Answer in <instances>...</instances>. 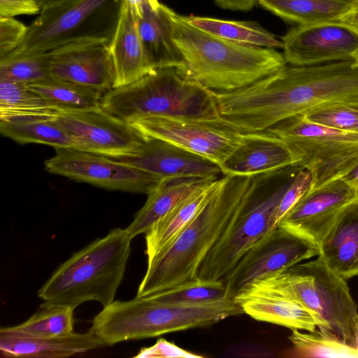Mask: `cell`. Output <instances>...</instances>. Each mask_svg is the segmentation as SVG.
I'll return each mask as SVG.
<instances>
[{"instance_id": "1", "label": "cell", "mask_w": 358, "mask_h": 358, "mask_svg": "<svg viewBox=\"0 0 358 358\" xmlns=\"http://www.w3.org/2000/svg\"><path fill=\"white\" fill-rule=\"evenodd\" d=\"M212 94L223 124L264 131L318 105L358 100V66L353 59L285 66L245 87Z\"/></svg>"}, {"instance_id": "2", "label": "cell", "mask_w": 358, "mask_h": 358, "mask_svg": "<svg viewBox=\"0 0 358 358\" xmlns=\"http://www.w3.org/2000/svg\"><path fill=\"white\" fill-rule=\"evenodd\" d=\"M253 176L223 175L214 191L175 241L148 262L137 296H146L198 278L201 262L231 226Z\"/></svg>"}, {"instance_id": "3", "label": "cell", "mask_w": 358, "mask_h": 358, "mask_svg": "<svg viewBox=\"0 0 358 358\" xmlns=\"http://www.w3.org/2000/svg\"><path fill=\"white\" fill-rule=\"evenodd\" d=\"M171 34L183 59L177 70L212 92L236 90L286 66L273 48L240 44L204 32L167 7Z\"/></svg>"}, {"instance_id": "4", "label": "cell", "mask_w": 358, "mask_h": 358, "mask_svg": "<svg viewBox=\"0 0 358 358\" xmlns=\"http://www.w3.org/2000/svg\"><path fill=\"white\" fill-rule=\"evenodd\" d=\"M244 311L233 299L198 304L173 303L151 296L113 301L93 319L90 331L106 345L213 325Z\"/></svg>"}, {"instance_id": "5", "label": "cell", "mask_w": 358, "mask_h": 358, "mask_svg": "<svg viewBox=\"0 0 358 358\" xmlns=\"http://www.w3.org/2000/svg\"><path fill=\"white\" fill-rule=\"evenodd\" d=\"M131 240L126 229L116 228L73 254L38 290L43 304L75 308L96 301L109 305L123 278Z\"/></svg>"}, {"instance_id": "6", "label": "cell", "mask_w": 358, "mask_h": 358, "mask_svg": "<svg viewBox=\"0 0 358 358\" xmlns=\"http://www.w3.org/2000/svg\"><path fill=\"white\" fill-rule=\"evenodd\" d=\"M101 107L127 122L141 116L219 119L211 91L173 67L153 69L133 83L110 90Z\"/></svg>"}, {"instance_id": "7", "label": "cell", "mask_w": 358, "mask_h": 358, "mask_svg": "<svg viewBox=\"0 0 358 358\" xmlns=\"http://www.w3.org/2000/svg\"><path fill=\"white\" fill-rule=\"evenodd\" d=\"M255 282L289 294L315 314L321 323L319 329L357 348L356 303L346 280L334 272L320 255Z\"/></svg>"}, {"instance_id": "8", "label": "cell", "mask_w": 358, "mask_h": 358, "mask_svg": "<svg viewBox=\"0 0 358 358\" xmlns=\"http://www.w3.org/2000/svg\"><path fill=\"white\" fill-rule=\"evenodd\" d=\"M300 169L294 165L253 176L237 217L201 262L199 278L223 279L252 245L275 229V210Z\"/></svg>"}, {"instance_id": "9", "label": "cell", "mask_w": 358, "mask_h": 358, "mask_svg": "<svg viewBox=\"0 0 358 358\" xmlns=\"http://www.w3.org/2000/svg\"><path fill=\"white\" fill-rule=\"evenodd\" d=\"M124 3V0H69L41 10L27 27L18 46L5 57L46 52L75 43L110 44Z\"/></svg>"}, {"instance_id": "10", "label": "cell", "mask_w": 358, "mask_h": 358, "mask_svg": "<svg viewBox=\"0 0 358 358\" xmlns=\"http://www.w3.org/2000/svg\"><path fill=\"white\" fill-rule=\"evenodd\" d=\"M266 131L282 140L297 165L310 173V191L342 178L358 164V134L314 123L301 115Z\"/></svg>"}, {"instance_id": "11", "label": "cell", "mask_w": 358, "mask_h": 358, "mask_svg": "<svg viewBox=\"0 0 358 358\" xmlns=\"http://www.w3.org/2000/svg\"><path fill=\"white\" fill-rule=\"evenodd\" d=\"M129 122L142 135L159 139L206 157L219 166L239 145L245 133L218 120L141 116Z\"/></svg>"}, {"instance_id": "12", "label": "cell", "mask_w": 358, "mask_h": 358, "mask_svg": "<svg viewBox=\"0 0 358 358\" xmlns=\"http://www.w3.org/2000/svg\"><path fill=\"white\" fill-rule=\"evenodd\" d=\"M319 255L317 245L278 227L252 245L222 279L227 297L234 299L254 282Z\"/></svg>"}, {"instance_id": "13", "label": "cell", "mask_w": 358, "mask_h": 358, "mask_svg": "<svg viewBox=\"0 0 358 358\" xmlns=\"http://www.w3.org/2000/svg\"><path fill=\"white\" fill-rule=\"evenodd\" d=\"M55 149V155L44 162L48 172L106 189L149 194L164 179L101 155Z\"/></svg>"}, {"instance_id": "14", "label": "cell", "mask_w": 358, "mask_h": 358, "mask_svg": "<svg viewBox=\"0 0 358 358\" xmlns=\"http://www.w3.org/2000/svg\"><path fill=\"white\" fill-rule=\"evenodd\" d=\"M55 121L76 142L78 150L111 158L133 155L145 138L129 122L103 109L66 111Z\"/></svg>"}, {"instance_id": "15", "label": "cell", "mask_w": 358, "mask_h": 358, "mask_svg": "<svg viewBox=\"0 0 358 358\" xmlns=\"http://www.w3.org/2000/svg\"><path fill=\"white\" fill-rule=\"evenodd\" d=\"M284 57L292 66L353 59L358 34L340 22L298 25L283 37Z\"/></svg>"}, {"instance_id": "16", "label": "cell", "mask_w": 358, "mask_h": 358, "mask_svg": "<svg viewBox=\"0 0 358 358\" xmlns=\"http://www.w3.org/2000/svg\"><path fill=\"white\" fill-rule=\"evenodd\" d=\"M357 192L341 178L309 191L284 217L278 227L318 248Z\"/></svg>"}, {"instance_id": "17", "label": "cell", "mask_w": 358, "mask_h": 358, "mask_svg": "<svg viewBox=\"0 0 358 358\" xmlns=\"http://www.w3.org/2000/svg\"><path fill=\"white\" fill-rule=\"evenodd\" d=\"M49 53L50 77L93 87L103 93L114 88L115 69L110 44L75 43Z\"/></svg>"}, {"instance_id": "18", "label": "cell", "mask_w": 358, "mask_h": 358, "mask_svg": "<svg viewBox=\"0 0 358 358\" xmlns=\"http://www.w3.org/2000/svg\"><path fill=\"white\" fill-rule=\"evenodd\" d=\"M113 159L162 178H209L222 175L220 166L214 162L153 138L145 137L133 155Z\"/></svg>"}, {"instance_id": "19", "label": "cell", "mask_w": 358, "mask_h": 358, "mask_svg": "<svg viewBox=\"0 0 358 358\" xmlns=\"http://www.w3.org/2000/svg\"><path fill=\"white\" fill-rule=\"evenodd\" d=\"M234 300L253 319L306 331L321 327L315 314L289 294L253 282Z\"/></svg>"}, {"instance_id": "20", "label": "cell", "mask_w": 358, "mask_h": 358, "mask_svg": "<svg viewBox=\"0 0 358 358\" xmlns=\"http://www.w3.org/2000/svg\"><path fill=\"white\" fill-rule=\"evenodd\" d=\"M294 165L297 160L287 145L264 131L245 133L241 143L220 166L222 175L253 176Z\"/></svg>"}, {"instance_id": "21", "label": "cell", "mask_w": 358, "mask_h": 358, "mask_svg": "<svg viewBox=\"0 0 358 358\" xmlns=\"http://www.w3.org/2000/svg\"><path fill=\"white\" fill-rule=\"evenodd\" d=\"M104 346L90 331L47 338L0 331V352L5 357L62 358Z\"/></svg>"}, {"instance_id": "22", "label": "cell", "mask_w": 358, "mask_h": 358, "mask_svg": "<svg viewBox=\"0 0 358 358\" xmlns=\"http://www.w3.org/2000/svg\"><path fill=\"white\" fill-rule=\"evenodd\" d=\"M110 48L115 69L114 88L133 83L152 70L145 56L138 16L125 1Z\"/></svg>"}, {"instance_id": "23", "label": "cell", "mask_w": 358, "mask_h": 358, "mask_svg": "<svg viewBox=\"0 0 358 358\" xmlns=\"http://www.w3.org/2000/svg\"><path fill=\"white\" fill-rule=\"evenodd\" d=\"M221 177V176H220ZM217 178H167L148 194L143 206L126 228L131 238L146 234L162 218L199 189Z\"/></svg>"}, {"instance_id": "24", "label": "cell", "mask_w": 358, "mask_h": 358, "mask_svg": "<svg viewBox=\"0 0 358 358\" xmlns=\"http://www.w3.org/2000/svg\"><path fill=\"white\" fill-rule=\"evenodd\" d=\"M325 263L345 280L358 276V202L348 205L319 246Z\"/></svg>"}, {"instance_id": "25", "label": "cell", "mask_w": 358, "mask_h": 358, "mask_svg": "<svg viewBox=\"0 0 358 358\" xmlns=\"http://www.w3.org/2000/svg\"><path fill=\"white\" fill-rule=\"evenodd\" d=\"M138 26L145 56L152 70L182 68V57L172 37L166 6L160 3L158 9L153 10L148 4H143Z\"/></svg>"}, {"instance_id": "26", "label": "cell", "mask_w": 358, "mask_h": 358, "mask_svg": "<svg viewBox=\"0 0 358 358\" xmlns=\"http://www.w3.org/2000/svg\"><path fill=\"white\" fill-rule=\"evenodd\" d=\"M220 178L191 194L145 234L148 262L175 241L210 197Z\"/></svg>"}, {"instance_id": "27", "label": "cell", "mask_w": 358, "mask_h": 358, "mask_svg": "<svg viewBox=\"0 0 358 358\" xmlns=\"http://www.w3.org/2000/svg\"><path fill=\"white\" fill-rule=\"evenodd\" d=\"M257 3L298 25L338 22L354 3L345 0H257Z\"/></svg>"}, {"instance_id": "28", "label": "cell", "mask_w": 358, "mask_h": 358, "mask_svg": "<svg viewBox=\"0 0 358 358\" xmlns=\"http://www.w3.org/2000/svg\"><path fill=\"white\" fill-rule=\"evenodd\" d=\"M64 112L30 90L27 84L0 80V121L55 119Z\"/></svg>"}, {"instance_id": "29", "label": "cell", "mask_w": 358, "mask_h": 358, "mask_svg": "<svg viewBox=\"0 0 358 358\" xmlns=\"http://www.w3.org/2000/svg\"><path fill=\"white\" fill-rule=\"evenodd\" d=\"M27 85L30 90L64 112L102 109L105 93L93 87L52 77Z\"/></svg>"}, {"instance_id": "30", "label": "cell", "mask_w": 358, "mask_h": 358, "mask_svg": "<svg viewBox=\"0 0 358 358\" xmlns=\"http://www.w3.org/2000/svg\"><path fill=\"white\" fill-rule=\"evenodd\" d=\"M193 27L215 36L246 45L282 48V42L259 24L248 21L224 20L208 17H186Z\"/></svg>"}, {"instance_id": "31", "label": "cell", "mask_w": 358, "mask_h": 358, "mask_svg": "<svg viewBox=\"0 0 358 358\" xmlns=\"http://www.w3.org/2000/svg\"><path fill=\"white\" fill-rule=\"evenodd\" d=\"M1 134L19 143H39L55 148L77 149L76 142L52 118L0 121Z\"/></svg>"}, {"instance_id": "32", "label": "cell", "mask_w": 358, "mask_h": 358, "mask_svg": "<svg viewBox=\"0 0 358 358\" xmlns=\"http://www.w3.org/2000/svg\"><path fill=\"white\" fill-rule=\"evenodd\" d=\"M288 339L292 345V357L358 358L357 348L319 328L307 332L292 330Z\"/></svg>"}, {"instance_id": "33", "label": "cell", "mask_w": 358, "mask_h": 358, "mask_svg": "<svg viewBox=\"0 0 358 358\" xmlns=\"http://www.w3.org/2000/svg\"><path fill=\"white\" fill-rule=\"evenodd\" d=\"M71 306L41 305L40 310L24 322L0 331L33 337H56L73 333V310Z\"/></svg>"}, {"instance_id": "34", "label": "cell", "mask_w": 358, "mask_h": 358, "mask_svg": "<svg viewBox=\"0 0 358 358\" xmlns=\"http://www.w3.org/2000/svg\"><path fill=\"white\" fill-rule=\"evenodd\" d=\"M149 296L166 303L198 304L224 299L227 297V292L223 280L198 278Z\"/></svg>"}, {"instance_id": "35", "label": "cell", "mask_w": 358, "mask_h": 358, "mask_svg": "<svg viewBox=\"0 0 358 358\" xmlns=\"http://www.w3.org/2000/svg\"><path fill=\"white\" fill-rule=\"evenodd\" d=\"M49 52L0 59V80L29 84L50 77Z\"/></svg>"}, {"instance_id": "36", "label": "cell", "mask_w": 358, "mask_h": 358, "mask_svg": "<svg viewBox=\"0 0 358 358\" xmlns=\"http://www.w3.org/2000/svg\"><path fill=\"white\" fill-rule=\"evenodd\" d=\"M301 115L314 123L358 134V100L328 102L313 107Z\"/></svg>"}, {"instance_id": "37", "label": "cell", "mask_w": 358, "mask_h": 358, "mask_svg": "<svg viewBox=\"0 0 358 358\" xmlns=\"http://www.w3.org/2000/svg\"><path fill=\"white\" fill-rule=\"evenodd\" d=\"M311 185L310 173L303 168L300 169L285 190L275 210L273 224L275 228L290 210L310 190Z\"/></svg>"}, {"instance_id": "38", "label": "cell", "mask_w": 358, "mask_h": 358, "mask_svg": "<svg viewBox=\"0 0 358 358\" xmlns=\"http://www.w3.org/2000/svg\"><path fill=\"white\" fill-rule=\"evenodd\" d=\"M27 31V27L13 17H0V58L18 46Z\"/></svg>"}, {"instance_id": "39", "label": "cell", "mask_w": 358, "mask_h": 358, "mask_svg": "<svg viewBox=\"0 0 358 358\" xmlns=\"http://www.w3.org/2000/svg\"><path fill=\"white\" fill-rule=\"evenodd\" d=\"M135 357L201 358L203 357L187 351L174 343L159 338L153 345L142 348Z\"/></svg>"}, {"instance_id": "40", "label": "cell", "mask_w": 358, "mask_h": 358, "mask_svg": "<svg viewBox=\"0 0 358 358\" xmlns=\"http://www.w3.org/2000/svg\"><path fill=\"white\" fill-rule=\"evenodd\" d=\"M41 11L36 0H0V17L34 15Z\"/></svg>"}, {"instance_id": "41", "label": "cell", "mask_w": 358, "mask_h": 358, "mask_svg": "<svg viewBox=\"0 0 358 358\" xmlns=\"http://www.w3.org/2000/svg\"><path fill=\"white\" fill-rule=\"evenodd\" d=\"M224 9L232 10L248 11L252 8L257 0H214Z\"/></svg>"}, {"instance_id": "42", "label": "cell", "mask_w": 358, "mask_h": 358, "mask_svg": "<svg viewBox=\"0 0 358 358\" xmlns=\"http://www.w3.org/2000/svg\"><path fill=\"white\" fill-rule=\"evenodd\" d=\"M338 22L358 34V2L354 3L351 8L341 16Z\"/></svg>"}, {"instance_id": "43", "label": "cell", "mask_w": 358, "mask_h": 358, "mask_svg": "<svg viewBox=\"0 0 358 358\" xmlns=\"http://www.w3.org/2000/svg\"><path fill=\"white\" fill-rule=\"evenodd\" d=\"M135 11L140 17L142 15V6L143 4H148L153 10H157L159 7L160 3L157 0H124Z\"/></svg>"}, {"instance_id": "44", "label": "cell", "mask_w": 358, "mask_h": 358, "mask_svg": "<svg viewBox=\"0 0 358 358\" xmlns=\"http://www.w3.org/2000/svg\"><path fill=\"white\" fill-rule=\"evenodd\" d=\"M358 192V164L349 173L341 178Z\"/></svg>"}, {"instance_id": "45", "label": "cell", "mask_w": 358, "mask_h": 358, "mask_svg": "<svg viewBox=\"0 0 358 358\" xmlns=\"http://www.w3.org/2000/svg\"><path fill=\"white\" fill-rule=\"evenodd\" d=\"M68 1L69 0H36L41 10L50 8Z\"/></svg>"}, {"instance_id": "46", "label": "cell", "mask_w": 358, "mask_h": 358, "mask_svg": "<svg viewBox=\"0 0 358 358\" xmlns=\"http://www.w3.org/2000/svg\"><path fill=\"white\" fill-rule=\"evenodd\" d=\"M353 60H354L355 64L358 66V50H357V52L355 53V55L353 56Z\"/></svg>"}, {"instance_id": "47", "label": "cell", "mask_w": 358, "mask_h": 358, "mask_svg": "<svg viewBox=\"0 0 358 358\" xmlns=\"http://www.w3.org/2000/svg\"><path fill=\"white\" fill-rule=\"evenodd\" d=\"M345 1H350L351 3L358 2V0H345Z\"/></svg>"}, {"instance_id": "48", "label": "cell", "mask_w": 358, "mask_h": 358, "mask_svg": "<svg viewBox=\"0 0 358 358\" xmlns=\"http://www.w3.org/2000/svg\"><path fill=\"white\" fill-rule=\"evenodd\" d=\"M357 347L358 348V327H357Z\"/></svg>"}, {"instance_id": "49", "label": "cell", "mask_w": 358, "mask_h": 358, "mask_svg": "<svg viewBox=\"0 0 358 358\" xmlns=\"http://www.w3.org/2000/svg\"><path fill=\"white\" fill-rule=\"evenodd\" d=\"M355 201L358 202V192H357V198H356V200H355Z\"/></svg>"}]
</instances>
